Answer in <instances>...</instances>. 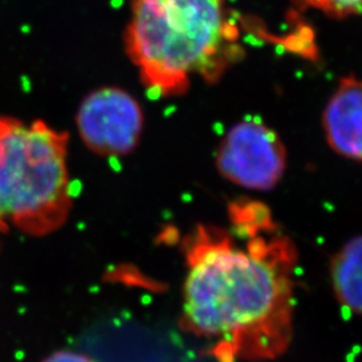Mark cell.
I'll return each instance as SVG.
<instances>
[{
	"label": "cell",
	"instance_id": "obj_1",
	"mask_svg": "<svg viewBox=\"0 0 362 362\" xmlns=\"http://www.w3.org/2000/svg\"><path fill=\"white\" fill-rule=\"evenodd\" d=\"M228 219L182 242L181 329L216 361L276 360L293 339L297 248L258 202H235Z\"/></svg>",
	"mask_w": 362,
	"mask_h": 362
},
{
	"label": "cell",
	"instance_id": "obj_2",
	"mask_svg": "<svg viewBox=\"0 0 362 362\" xmlns=\"http://www.w3.org/2000/svg\"><path fill=\"white\" fill-rule=\"evenodd\" d=\"M224 0H133L127 50L144 86L180 95L194 76L216 81L236 58Z\"/></svg>",
	"mask_w": 362,
	"mask_h": 362
},
{
	"label": "cell",
	"instance_id": "obj_3",
	"mask_svg": "<svg viewBox=\"0 0 362 362\" xmlns=\"http://www.w3.org/2000/svg\"><path fill=\"white\" fill-rule=\"evenodd\" d=\"M67 151L69 133L0 117V233L13 227L39 238L65 226L73 208Z\"/></svg>",
	"mask_w": 362,
	"mask_h": 362
},
{
	"label": "cell",
	"instance_id": "obj_4",
	"mask_svg": "<svg viewBox=\"0 0 362 362\" xmlns=\"http://www.w3.org/2000/svg\"><path fill=\"white\" fill-rule=\"evenodd\" d=\"M286 165L287 152L278 133L250 118L228 130L216 155L220 175L252 191L272 189L282 179Z\"/></svg>",
	"mask_w": 362,
	"mask_h": 362
},
{
	"label": "cell",
	"instance_id": "obj_5",
	"mask_svg": "<svg viewBox=\"0 0 362 362\" xmlns=\"http://www.w3.org/2000/svg\"><path fill=\"white\" fill-rule=\"evenodd\" d=\"M77 128L83 144L101 157L129 155L140 143L144 113L129 93L104 88L90 93L79 106Z\"/></svg>",
	"mask_w": 362,
	"mask_h": 362
},
{
	"label": "cell",
	"instance_id": "obj_6",
	"mask_svg": "<svg viewBox=\"0 0 362 362\" xmlns=\"http://www.w3.org/2000/svg\"><path fill=\"white\" fill-rule=\"evenodd\" d=\"M325 139L337 155L362 161V81L342 78L325 107Z\"/></svg>",
	"mask_w": 362,
	"mask_h": 362
},
{
	"label": "cell",
	"instance_id": "obj_7",
	"mask_svg": "<svg viewBox=\"0 0 362 362\" xmlns=\"http://www.w3.org/2000/svg\"><path fill=\"white\" fill-rule=\"evenodd\" d=\"M330 281L337 302L362 317V235L350 239L333 255Z\"/></svg>",
	"mask_w": 362,
	"mask_h": 362
},
{
	"label": "cell",
	"instance_id": "obj_8",
	"mask_svg": "<svg viewBox=\"0 0 362 362\" xmlns=\"http://www.w3.org/2000/svg\"><path fill=\"white\" fill-rule=\"evenodd\" d=\"M300 7H311L333 18L362 13V0H296Z\"/></svg>",
	"mask_w": 362,
	"mask_h": 362
},
{
	"label": "cell",
	"instance_id": "obj_9",
	"mask_svg": "<svg viewBox=\"0 0 362 362\" xmlns=\"http://www.w3.org/2000/svg\"><path fill=\"white\" fill-rule=\"evenodd\" d=\"M42 362H94L90 357L76 353V351H70V350H58L55 353H52V356H49L47 358H45Z\"/></svg>",
	"mask_w": 362,
	"mask_h": 362
}]
</instances>
